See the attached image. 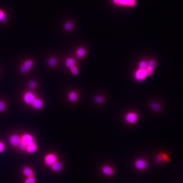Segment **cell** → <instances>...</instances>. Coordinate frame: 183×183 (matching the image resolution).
Listing matches in <instances>:
<instances>
[{
    "label": "cell",
    "instance_id": "18",
    "mask_svg": "<svg viewBox=\"0 0 183 183\" xmlns=\"http://www.w3.org/2000/svg\"><path fill=\"white\" fill-rule=\"evenodd\" d=\"M48 65L50 67H53L56 65L57 63V60L56 58L54 57H51L49 59H48Z\"/></svg>",
    "mask_w": 183,
    "mask_h": 183
},
{
    "label": "cell",
    "instance_id": "25",
    "mask_svg": "<svg viewBox=\"0 0 183 183\" xmlns=\"http://www.w3.org/2000/svg\"><path fill=\"white\" fill-rule=\"evenodd\" d=\"M28 86H29L30 88L34 89H35L37 87V84L35 81H29V83H28Z\"/></svg>",
    "mask_w": 183,
    "mask_h": 183
},
{
    "label": "cell",
    "instance_id": "1",
    "mask_svg": "<svg viewBox=\"0 0 183 183\" xmlns=\"http://www.w3.org/2000/svg\"><path fill=\"white\" fill-rule=\"evenodd\" d=\"M115 5L127 7H135L136 0H112Z\"/></svg>",
    "mask_w": 183,
    "mask_h": 183
},
{
    "label": "cell",
    "instance_id": "6",
    "mask_svg": "<svg viewBox=\"0 0 183 183\" xmlns=\"http://www.w3.org/2000/svg\"><path fill=\"white\" fill-rule=\"evenodd\" d=\"M21 143L26 146L35 142V138L32 135L29 134H25L21 137Z\"/></svg>",
    "mask_w": 183,
    "mask_h": 183
},
{
    "label": "cell",
    "instance_id": "23",
    "mask_svg": "<svg viewBox=\"0 0 183 183\" xmlns=\"http://www.w3.org/2000/svg\"><path fill=\"white\" fill-rule=\"evenodd\" d=\"M155 161H156V162L159 164L162 163V162H164L163 159L160 153H159L156 156V158H155Z\"/></svg>",
    "mask_w": 183,
    "mask_h": 183
},
{
    "label": "cell",
    "instance_id": "32",
    "mask_svg": "<svg viewBox=\"0 0 183 183\" xmlns=\"http://www.w3.org/2000/svg\"><path fill=\"white\" fill-rule=\"evenodd\" d=\"M6 105L3 102L0 101V111H3L5 110Z\"/></svg>",
    "mask_w": 183,
    "mask_h": 183
},
{
    "label": "cell",
    "instance_id": "24",
    "mask_svg": "<svg viewBox=\"0 0 183 183\" xmlns=\"http://www.w3.org/2000/svg\"><path fill=\"white\" fill-rule=\"evenodd\" d=\"M95 101L96 103L101 104L103 101V98L101 96H97L95 98Z\"/></svg>",
    "mask_w": 183,
    "mask_h": 183
},
{
    "label": "cell",
    "instance_id": "29",
    "mask_svg": "<svg viewBox=\"0 0 183 183\" xmlns=\"http://www.w3.org/2000/svg\"><path fill=\"white\" fill-rule=\"evenodd\" d=\"M150 106L152 107V109H153V110H155L158 111L159 110V106L158 104H157V103H152L150 104Z\"/></svg>",
    "mask_w": 183,
    "mask_h": 183
},
{
    "label": "cell",
    "instance_id": "27",
    "mask_svg": "<svg viewBox=\"0 0 183 183\" xmlns=\"http://www.w3.org/2000/svg\"><path fill=\"white\" fill-rule=\"evenodd\" d=\"M72 27H73V25H72V23H70V22L67 23L66 24H65V26H64L65 29L67 31H70L71 30Z\"/></svg>",
    "mask_w": 183,
    "mask_h": 183
},
{
    "label": "cell",
    "instance_id": "8",
    "mask_svg": "<svg viewBox=\"0 0 183 183\" xmlns=\"http://www.w3.org/2000/svg\"><path fill=\"white\" fill-rule=\"evenodd\" d=\"M33 64V62L31 60H27L25 61L23 65L20 67V71L23 73H27L31 69Z\"/></svg>",
    "mask_w": 183,
    "mask_h": 183
},
{
    "label": "cell",
    "instance_id": "17",
    "mask_svg": "<svg viewBox=\"0 0 183 183\" xmlns=\"http://www.w3.org/2000/svg\"><path fill=\"white\" fill-rule=\"evenodd\" d=\"M85 49L83 48H79L76 51V56L79 59L82 58L85 55Z\"/></svg>",
    "mask_w": 183,
    "mask_h": 183
},
{
    "label": "cell",
    "instance_id": "15",
    "mask_svg": "<svg viewBox=\"0 0 183 183\" xmlns=\"http://www.w3.org/2000/svg\"><path fill=\"white\" fill-rule=\"evenodd\" d=\"M67 98L69 101L72 102H75L78 99V95L76 92L71 91L67 95Z\"/></svg>",
    "mask_w": 183,
    "mask_h": 183
},
{
    "label": "cell",
    "instance_id": "30",
    "mask_svg": "<svg viewBox=\"0 0 183 183\" xmlns=\"http://www.w3.org/2000/svg\"><path fill=\"white\" fill-rule=\"evenodd\" d=\"M145 70H146L147 76L151 75L152 74V71H153V69H152V68L148 66Z\"/></svg>",
    "mask_w": 183,
    "mask_h": 183
},
{
    "label": "cell",
    "instance_id": "13",
    "mask_svg": "<svg viewBox=\"0 0 183 183\" xmlns=\"http://www.w3.org/2000/svg\"><path fill=\"white\" fill-rule=\"evenodd\" d=\"M32 107L36 110H40L43 106V102L39 98H36L34 101L32 103Z\"/></svg>",
    "mask_w": 183,
    "mask_h": 183
},
{
    "label": "cell",
    "instance_id": "28",
    "mask_svg": "<svg viewBox=\"0 0 183 183\" xmlns=\"http://www.w3.org/2000/svg\"><path fill=\"white\" fill-rule=\"evenodd\" d=\"M26 145L24 144V143H21L17 147H18L19 150H20V151H26Z\"/></svg>",
    "mask_w": 183,
    "mask_h": 183
},
{
    "label": "cell",
    "instance_id": "16",
    "mask_svg": "<svg viewBox=\"0 0 183 183\" xmlns=\"http://www.w3.org/2000/svg\"><path fill=\"white\" fill-rule=\"evenodd\" d=\"M65 64L67 67L71 68V67L75 66L76 61L73 58L69 57L65 60Z\"/></svg>",
    "mask_w": 183,
    "mask_h": 183
},
{
    "label": "cell",
    "instance_id": "10",
    "mask_svg": "<svg viewBox=\"0 0 183 183\" xmlns=\"http://www.w3.org/2000/svg\"><path fill=\"white\" fill-rule=\"evenodd\" d=\"M102 172L104 175L107 176H111L114 173L113 168L109 165H104L101 169Z\"/></svg>",
    "mask_w": 183,
    "mask_h": 183
},
{
    "label": "cell",
    "instance_id": "5",
    "mask_svg": "<svg viewBox=\"0 0 183 183\" xmlns=\"http://www.w3.org/2000/svg\"><path fill=\"white\" fill-rule=\"evenodd\" d=\"M9 141L11 146L17 147L21 143V137L17 135H12L9 138Z\"/></svg>",
    "mask_w": 183,
    "mask_h": 183
},
{
    "label": "cell",
    "instance_id": "22",
    "mask_svg": "<svg viewBox=\"0 0 183 183\" xmlns=\"http://www.w3.org/2000/svg\"><path fill=\"white\" fill-rule=\"evenodd\" d=\"M70 69V71H71V73L74 76H76L78 74V73H79V71H78V68L76 65L71 67Z\"/></svg>",
    "mask_w": 183,
    "mask_h": 183
},
{
    "label": "cell",
    "instance_id": "14",
    "mask_svg": "<svg viewBox=\"0 0 183 183\" xmlns=\"http://www.w3.org/2000/svg\"><path fill=\"white\" fill-rule=\"evenodd\" d=\"M51 168L53 171L57 172L60 171L62 170V164L60 162L57 161L51 166Z\"/></svg>",
    "mask_w": 183,
    "mask_h": 183
},
{
    "label": "cell",
    "instance_id": "7",
    "mask_svg": "<svg viewBox=\"0 0 183 183\" xmlns=\"http://www.w3.org/2000/svg\"><path fill=\"white\" fill-rule=\"evenodd\" d=\"M35 98V95L31 92H27L24 96V101L28 105H31Z\"/></svg>",
    "mask_w": 183,
    "mask_h": 183
},
{
    "label": "cell",
    "instance_id": "20",
    "mask_svg": "<svg viewBox=\"0 0 183 183\" xmlns=\"http://www.w3.org/2000/svg\"><path fill=\"white\" fill-rule=\"evenodd\" d=\"M6 19V15L4 12L0 10V22L3 23Z\"/></svg>",
    "mask_w": 183,
    "mask_h": 183
},
{
    "label": "cell",
    "instance_id": "9",
    "mask_svg": "<svg viewBox=\"0 0 183 183\" xmlns=\"http://www.w3.org/2000/svg\"><path fill=\"white\" fill-rule=\"evenodd\" d=\"M137 120V115L134 112L128 113L125 116V121L129 124H133Z\"/></svg>",
    "mask_w": 183,
    "mask_h": 183
},
{
    "label": "cell",
    "instance_id": "4",
    "mask_svg": "<svg viewBox=\"0 0 183 183\" xmlns=\"http://www.w3.org/2000/svg\"><path fill=\"white\" fill-rule=\"evenodd\" d=\"M147 75L146 70L144 69H139L137 70L134 74V77L136 80L137 81H143L146 78Z\"/></svg>",
    "mask_w": 183,
    "mask_h": 183
},
{
    "label": "cell",
    "instance_id": "21",
    "mask_svg": "<svg viewBox=\"0 0 183 183\" xmlns=\"http://www.w3.org/2000/svg\"><path fill=\"white\" fill-rule=\"evenodd\" d=\"M36 178L34 176L26 177L24 183H35Z\"/></svg>",
    "mask_w": 183,
    "mask_h": 183
},
{
    "label": "cell",
    "instance_id": "26",
    "mask_svg": "<svg viewBox=\"0 0 183 183\" xmlns=\"http://www.w3.org/2000/svg\"><path fill=\"white\" fill-rule=\"evenodd\" d=\"M156 63L153 60H150L148 62V66L151 67L153 69L155 66Z\"/></svg>",
    "mask_w": 183,
    "mask_h": 183
},
{
    "label": "cell",
    "instance_id": "12",
    "mask_svg": "<svg viewBox=\"0 0 183 183\" xmlns=\"http://www.w3.org/2000/svg\"><path fill=\"white\" fill-rule=\"evenodd\" d=\"M38 146L35 142L27 145L26 148V151L29 154L35 153L37 150Z\"/></svg>",
    "mask_w": 183,
    "mask_h": 183
},
{
    "label": "cell",
    "instance_id": "2",
    "mask_svg": "<svg viewBox=\"0 0 183 183\" xmlns=\"http://www.w3.org/2000/svg\"><path fill=\"white\" fill-rule=\"evenodd\" d=\"M58 161V158L55 153L49 152L47 153L44 158V162L46 166L51 167L54 162Z\"/></svg>",
    "mask_w": 183,
    "mask_h": 183
},
{
    "label": "cell",
    "instance_id": "31",
    "mask_svg": "<svg viewBox=\"0 0 183 183\" xmlns=\"http://www.w3.org/2000/svg\"><path fill=\"white\" fill-rule=\"evenodd\" d=\"M5 149V145L3 142L0 141V153H2Z\"/></svg>",
    "mask_w": 183,
    "mask_h": 183
},
{
    "label": "cell",
    "instance_id": "3",
    "mask_svg": "<svg viewBox=\"0 0 183 183\" xmlns=\"http://www.w3.org/2000/svg\"><path fill=\"white\" fill-rule=\"evenodd\" d=\"M134 166L139 171H143L147 167L148 162L145 159L139 158L135 162Z\"/></svg>",
    "mask_w": 183,
    "mask_h": 183
},
{
    "label": "cell",
    "instance_id": "19",
    "mask_svg": "<svg viewBox=\"0 0 183 183\" xmlns=\"http://www.w3.org/2000/svg\"><path fill=\"white\" fill-rule=\"evenodd\" d=\"M139 69L145 70L148 67V62L144 60L141 61L139 62Z\"/></svg>",
    "mask_w": 183,
    "mask_h": 183
},
{
    "label": "cell",
    "instance_id": "11",
    "mask_svg": "<svg viewBox=\"0 0 183 183\" xmlns=\"http://www.w3.org/2000/svg\"><path fill=\"white\" fill-rule=\"evenodd\" d=\"M22 173L26 177H32L35 175V172L33 169L29 166H25L22 169Z\"/></svg>",
    "mask_w": 183,
    "mask_h": 183
}]
</instances>
